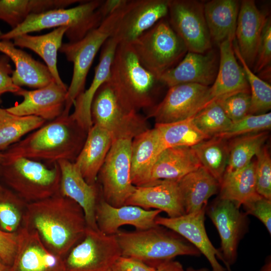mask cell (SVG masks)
<instances>
[{"label": "cell", "instance_id": "6da1fadb", "mask_svg": "<svg viewBox=\"0 0 271 271\" xmlns=\"http://www.w3.org/2000/svg\"><path fill=\"white\" fill-rule=\"evenodd\" d=\"M23 226L35 231L50 251L63 258L81 239L87 228L81 207L59 191L28 203Z\"/></svg>", "mask_w": 271, "mask_h": 271}, {"label": "cell", "instance_id": "7a4b0ae2", "mask_svg": "<svg viewBox=\"0 0 271 271\" xmlns=\"http://www.w3.org/2000/svg\"><path fill=\"white\" fill-rule=\"evenodd\" d=\"M87 132L70 115H62L29 133L3 152L5 158H26L47 164L74 162Z\"/></svg>", "mask_w": 271, "mask_h": 271}, {"label": "cell", "instance_id": "3957f363", "mask_svg": "<svg viewBox=\"0 0 271 271\" xmlns=\"http://www.w3.org/2000/svg\"><path fill=\"white\" fill-rule=\"evenodd\" d=\"M112 87L122 103L130 110L146 111L158 102L161 86L159 77L140 62L130 44H118L112 61Z\"/></svg>", "mask_w": 271, "mask_h": 271}, {"label": "cell", "instance_id": "277c9868", "mask_svg": "<svg viewBox=\"0 0 271 271\" xmlns=\"http://www.w3.org/2000/svg\"><path fill=\"white\" fill-rule=\"evenodd\" d=\"M111 13L104 1H83L71 8L31 15L17 27L2 34L0 40L11 41L19 36L45 29L66 27L68 29L65 35L69 42H74L97 28Z\"/></svg>", "mask_w": 271, "mask_h": 271}, {"label": "cell", "instance_id": "5b68a950", "mask_svg": "<svg viewBox=\"0 0 271 271\" xmlns=\"http://www.w3.org/2000/svg\"><path fill=\"white\" fill-rule=\"evenodd\" d=\"M121 255L154 266L179 255L199 256L201 253L184 237L161 225L145 230L119 231L116 234Z\"/></svg>", "mask_w": 271, "mask_h": 271}, {"label": "cell", "instance_id": "8992f818", "mask_svg": "<svg viewBox=\"0 0 271 271\" xmlns=\"http://www.w3.org/2000/svg\"><path fill=\"white\" fill-rule=\"evenodd\" d=\"M0 179L3 184L30 203L59 191L60 171L57 163L47 165L23 157H3Z\"/></svg>", "mask_w": 271, "mask_h": 271}, {"label": "cell", "instance_id": "52a82bcc", "mask_svg": "<svg viewBox=\"0 0 271 271\" xmlns=\"http://www.w3.org/2000/svg\"><path fill=\"white\" fill-rule=\"evenodd\" d=\"M124 3L110 14L96 28L81 40L63 43L59 49L73 64V75L68 87L62 115L70 114L76 99L84 90L86 77L94 59L106 41L112 37L122 14Z\"/></svg>", "mask_w": 271, "mask_h": 271}, {"label": "cell", "instance_id": "ba28073f", "mask_svg": "<svg viewBox=\"0 0 271 271\" xmlns=\"http://www.w3.org/2000/svg\"><path fill=\"white\" fill-rule=\"evenodd\" d=\"M166 18L130 43L141 64L158 77L175 66L188 52Z\"/></svg>", "mask_w": 271, "mask_h": 271}, {"label": "cell", "instance_id": "9c48e42d", "mask_svg": "<svg viewBox=\"0 0 271 271\" xmlns=\"http://www.w3.org/2000/svg\"><path fill=\"white\" fill-rule=\"evenodd\" d=\"M90 111L93 124L106 130L113 141L132 140L150 128L148 118L127 108L118 97L109 80L97 90Z\"/></svg>", "mask_w": 271, "mask_h": 271}, {"label": "cell", "instance_id": "30bf717a", "mask_svg": "<svg viewBox=\"0 0 271 271\" xmlns=\"http://www.w3.org/2000/svg\"><path fill=\"white\" fill-rule=\"evenodd\" d=\"M131 141H113L97 176L102 199L114 207L124 205L136 188L130 179Z\"/></svg>", "mask_w": 271, "mask_h": 271}, {"label": "cell", "instance_id": "8fae6325", "mask_svg": "<svg viewBox=\"0 0 271 271\" xmlns=\"http://www.w3.org/2000/svg\"><path fill=\"white\" fill-rule=\"evenodd\" d=\"M121 255L115 235L87 226L83 237L63 259L66 271H109Z\"/></svg>", "mask_w": 271, "mask_h": 271}, {"label": "cell", "instance_id": "7c38bea8", "mask_svg": "<svg viewBox=\"0 0 271 271\" xmlns=\"http://www.w3.org/2000/svg\"><path fill=\"white\" fill-rule=\"evenodd\" d=\"M209 87L193 83L169 87L164 98L147 111L146 117L153 118L156 124L191 118L214 100L210 95Z\"/></svg>", "mask_w": 271, "mask_h": 271}, {"label": "cell", "instance_id": "4fadbf2b", "mask_svg": "<svg viewBox=\"0 0 271 271\" xmlns=\"http://www.w3.org/2000/svg\"><path fill=\"white\" fill-rule=\"evenodd\" d=\"M204 4L194 0H169L168 22L188 52L204 53L211 48Z\"/></svg>", "mask_w": 271, "mask_h": 271}, {"label": "cell", "instance_id": "5bb4252c", "mask_svg": "<svg viewBox=\"0 0 271 271\" xmlns=\"http://www.w3.org/2000/svg\"><path fill=\"white\" fill-rule=\"evenodd\" d=\"M240 207L219 197L206 207V213L218 232L221 243L218 250L228 271L236 260L239 242L248 228L247 215Z\"/></svg>", "mask_w": 271, "mask_h": 271}, {"label": "cell", "instance_id": "9a60e30c", "mask_svg": "<svg viewBox=\"0 0 271 271\" xmlns=\"http://www.w3.org/2000/svg\"><path fill=\"white\" fill-rule=\"evenodd\" d=\"M169 0H127L112 37L118 44H130L167 17Z\"/></svg>", "mask_w": 271, "mask_h": 271}, {"label": "cell", "instance_id": "2e32d148", "mask_svg": "<svg viewBox=\"0 0 271 271\" xmlns=\"http://www.w3.org/2000/svg\"><path fill=\"white\" fill-rule=\"evenodd\" d=\"M10 271H66L63 258L50 251L37 233L23 226Z\"/></svg>", "mask_w": 271, "mask_h": 271}, {"label": "cell", "instance_id": "e0dca14e", "mask_svg": "<svg viewBox=\"0 0 271 271\" xmlns=\"http://www.w3.org/2000/svg\"><path fill=\"white\" fill-rule=\"evenodd\" d=\"M68 87L54 80L47 85L33 90L21 88L15 95L23 97V101L6 108L10 112L20 116H34L52 121L62 115L66 103Z\"/></svg>", "mask_w": 271, "mask_h": 271}, {"label": "cell", "instance_id": "ac0fdd59", "mask_svg": "<svg viewBox=\"0 0 271 271\" xmlns=\"http://www.w3.org/2000/svg\"><path fill=\"white\" fill-rule=\"evenodd\" d=\"M206 207L176 217L158 216L156 223L178 233L195 246L206 257L212 271H226L218 261V259L222 260L221 254L212 244L206 231Z\"/></svg>", "mask_w": 271, "mask_h": 271}, {"label": "cell", "instance_id": "d6986e66", "mask_svg": "<svg viewBox=\"0 0 271 271\" xmlns=\"http://www.w3.org/2000/svg\"><path fill=\"white\" fill-rule=\"evenodd\" d=\"M219 62L213 51L204 53L187 52L174 67L159 77L162 84L168 88L186 83L211 85L217 75Z\"/></svg>", "mask_w": 271, "mask_h": 271}, {"label": "cell", "instance_id": "ffe728a7", "mask_svg": "<svg viewBox=\"0 0 271 271\" xmlns=\"http://www.w3.org/2000/svg\"><path fill=\"white\" fill-rule=\"evenodd\" d=\"M57 164L60 171L59 192L81 207L87 227L98 230L95 209L101 196L99 184H88L74 162L60 160Z\"/></svg>", "mask_w": 271, "mask_h": 271}, {"label": "cell", "instance_id": "44dd1931", "mask_svg": "<svg viewBox=\"0 0 271 271\" xmlns=\"http://www.w3.org/2000/svg\"><path fill=\"white\" fill-rule=\"evenodd\" d=\"M161 212L130 205L114 207L101 196L96 206L95 219L100 231L107 235H115L123 225L132 226L136 230H145L156 226V219Z\"/></svg>", "mask_w": 271, "mask_h": 271}, {"label": "cell", "instance_id": "7402d4cb", "mask_svg": "<svg viewBox=\"0 0 271 271\" xmlns=\"http://www.w3.org/2000/svg\"><path fill=\"white\" fill-rule=\"evenodd\" d=\"M125 205H134L147 210L151 208L166 212L169 217L185 214L178 181H155L136 187Z\"/></svg>", "mask_w": 271, "mask_h": 271}, {"label": "cell", "instance_id": "603a6c76", "mask_svg": "<svg viewBox=\"0 0 271 271\" xmlns=\"http://www.w3.org/2000/svg\"><path fill=\"white\" fill-rule=\"evenodd\" d=\"M234 40L228 39L219 45L218 71L213 83L209 87L210 95L213 99H222L240 92L250 93L244 72L235 55Z\"/></svg>", "mask_w": 271, "mask_h": 271}, {"label": "cell", "instance_id": "cb8c5ba5", "mask_svg": "<svg viewBox=\"0 0 271 271\" xmlns=\"http://www.w3.org/2000/svg\"><path fill=\"white\" fill-rule=\"evenodd\" d=\"M266 17L252 0L240 3L235 34L241 56L251 69L254 66L262 30Z\"/></svg>", "mask_w": 271, "mask_h": 271}, {"label": "cell", "instance_id": "d4e9b609", "mask_svg": "<svg viewBox=\"0 0 271 271\" xmlns=\"http://www.w3.org/2000/svg\"><path fill=\"white\" fill-rule=\"evenodd\" d=\"M158 129L149 128L134 138L130 152V179L136 186L150 183L152 170L160 153L165 149Z\"/></svg>", "mask_w": 271, "mask_h": 271}, {"label": "cell", "instance_id": "484cf974", "mask_svg": "<svg viewBox=\"0 0 271 271\" xmlns=\"http://www.w3.org/2000/svg\"><path fill=\"white\" fill-rule=\"evenodd\" d=\"M118 44L113 37L106 41L100 49L99 63L95 68L90 85L74 102V109L70 115L87 131L93 125L90 111L93 98L100 86L109 80L111 65Z\"/></svg>", "mask_w": 271, "mask_h": 271}, {"label": "cell", "instance_id": "4316f807", "mask_svg": "<svg viewBox=\"0 0 271 271\" xmlns=\"http://www.w3.org/2000/svg\"><path fill=\"white\" fill-rule=\"evenodd\" d=\"M0 52L7 55L15 64L12 79L16 86L38 89L54 80L46 65L17 48L11 41L0 40Z\"/></svg>", "mask_w": 271, "mask_h": 271}, {"label": "cell", "instance_id": "83f0119b", "mask_svg": "<svg viewBox=\"0 0 271 271\" xmlns=\"http://www.w3.org/2000/svg\"><path fill=\"white\" fill-rule=\"evenodd\" d=\"M112 142L109 133L96 124H93L88 131L85 143L74 163L88 184L97 183L99 172Z\"/></svg>", "mask_w": 271, "mask_h": 271}, {"label": "cell", "instance_id": "f1b7e54d", "mask_svg": "<svg viewBox=\"0 0 271 271\" xmlns=\"http://www.w3.org/2000/svg\"><path fill=\"white\" fill-rule=\"evenodd\" d=\"M201 166L191 147L176 146L165 148L155 162L149 184L160 180L178 181Z\"/></svg>", "mask_w": 271, "mask_h": 271}, {"label": "cell", "instance_id": "f546056e", "mask_svg": "<svg viewBox=\"0 0 271 271\" xmlns=\"http://www.w3.org/2000/svg\"><path fill=\"white\" fill-rule=\"evenodd\" d=\"M185 214L198 211L207 205L209 199L217 193L219 183L202 166L179 181Z\"/></svg>", "mask_w": 271, "mask_h": 271}, {"label": "cell", "instance_id": "4dcf8cb0", "mask_svg": "<svg viewBox=\"0 0 271 271\" xmlns=\"http://www.w3.org/2000/svg\"><path fill=\"white\" fill-rule=\"evenodd\" d=\"M240 3L236 0H212L204 4V13L211 41L219 45L235 40Z\"/></svg>", "mask_w": 271, "mask_h": 271}, {"label": "cell", "instance_id": "1f68e13d", "mask_svg": "<svg viewBox=\"0 0 271 271\" xmlns=\"http://www.w3.org/2000/svg\"><path fill=\"white\" fill-rule=\"evenodd\" d=\"M68 29V27H61L44 35L24 34L13 40L16 47L30 49L40 56L46 64L54 81L64 87H68L62 80L58 72L57 54Z\"/></svg>", "mask_w": 271, "mask_h": 271}, {"label": "cell", "instance_id": "d6a6232c", "mask_svg": "<svg viewBox=\"0 0 271 271\" xmlns=\"http://www.w3.org/2000/svg\"><path fill=\"white\" fill-rule=\"evenodd\" d=\"M80 0H0V20L14 29L31 15L66 8Z\"/></svg>", "mask_w": 271, "mask_h": 271}, {"label": "cell", "instance_id": "836d02e7", "mask_svg": "<svg viewBox=\"0 0 271 271\" xmlns=\"http://www.w3.org/2000/svg\"><path fill=\"white\" fill-rule=\"evenodd\" d=\"M255 166V162L252 161L241 169L225 172L219 184V197L240 207L258 194L256 188Z\"/></svg>", "mask_w": 271, "mask_h": 271}, {"label": "cell", "instance_id": "e575fe53", "mask_svg": "<svg viewBox=\"0 0 271 271\" xmlns=\"http://www.w3.org/2000/svg\"><path fill=\"white\" fill-rule=\"evenodd\" d=\"M200 163L220 184L227 165V140L215 137L191 147Z\"/></svg>", "mask_w": 271, "mask_h": 271}, {"label": "cell", "instance_id": "d590c367", "mask_svg": "<svg viewBox=\"0 0 271 271\" xmlns=\"http://www.w3.org/2000/svg\"><path fill=\"white\" fill-rule=\"evenodd\" d=\"M46 121L34 116H20L0 107V152H4Z\"/></svg>", "mask_w": 271, "mask_h": 271}, {"label": "cell", "instance_id": "8d00e7d4", "mask_svg": "<svg viewBox=\"0 0 271 271\" xmlns=\"http://www.w3.org/2000/svg\"><path fill=\"white\" fill-rule=\"evenodd\" d=\"M268 131L238 136L228 142L229 155L225 172H233L246 166L264 146Z\"/></svg>", "mask_w": 271, "mask_h": 271}, {"label": "cell", "instance_id": "74e56055", "mask_svg": "<svg viewBox=\"0 0 271 271\" xmlns=\"http://www.w3.org/2000/svg\"><path fill=\"white\" fill-rule=\"evenodd\" d=\"M166 148L176 146L191 147L210 139L194 123L192 117L166 124H155Z\"/></svg>", "mask_w": 271, "mask_h": 271}, {"label": "cell", "instance_id": "f35d334b", "mask_svg": "<svg viewBox=\"0 0 271 271\" xmlns=\"http://www.w3.org/2000/svg\"><path fill=\"white\" fill-rule=\"evenodd\" d=\"M28 203L0 184V230L17 233L23 226Z\"/></svg>", "mask_w": 271, "mask_h": 271}, {"label": "cell", "instance_id": "ab89813d", "mask_svg": "<svg viewBox=\"0 0 271 271\" xmlns=\"http://www.w3.org/2000/svg\"><path fill=\"white\" fill-rule=\"evenodd\" d=\"M233 48L249 86L251 96L249 114H260L269 112L271 108L270 85L255 74L248 67L241 56L235 40L233 42Z\"/></svg>", "mask_w": 271, "mask_h": 271}, {"label": "cell", "instance_id": "60d3db41", "mask_svg": "<svg viewBox=\"0 0 271 271\" xmlns=\"http://www.w3.org/2000/svg\"><path fill=\"white\" fill-rule=\"evenodd\" d=\"M192 119L198 128L209 138L226 131L232 122L216 99L198 112Z\"/></svg>", "mask_w": 271, "mask_h": 271}, {"label": "cell", "instance_id": "b9f144b4", "mask_svg": "<svg viewBox=\"0 0 271 271\" xmlns=\"http://www.w3.org/2000/svg\"><path fill=\"white\" fill-rule=\"evenodd\" d=\"M271 128V113L248 114L241 119L232 122L224 132L217 136L227 140L253 133L267 131Z\"/></svg>", "mask_w": 271, "mask_h": 271}, {"label": "cell", "instance_id": "7bdbcfd3", "mask_svg": "<svg viewBox=\"0 0 271 271\" xmlns=\"http://www.w3.org/2000/svg\"><path fill=\"white\" fill-rule=\"evenodd\" d=\"M256 156V192L260 196L271 200V159L267 148L263 146Z\"/></svg>", "mask_w": 271, "mask_h": 271}, {"label": "cell", "instance_id": "ee69618b", "mask_svg": "<svg viewBox=\"0 0 271 271\" xmlns=\"http://www.w3.org/2000/svg\"><path fill=\"white\" fill-rule=\"evenodd\" d=\"M216 100L232 122L238 121L249 114L251 105L250 93H237Z\"/></svg>", "mask_w": 271, "mask_h": 271}, {"label": "cell", "instance_id": "f6af8a7d", "mask_svg": "<svg viewBox=\"0 0 271 271\" xmlns=\"http://www.w3.org/2000/svg\"><path fill=\"white\" fill-rule=\"evenodd\" d=\"M271 63V20L266 17L257 50L254 65L255 73L270 68Z\"/></svg>", "mask_w": 271, "mask_h": 271}, {"label": "cell", "instance_id": "bcb514c9", "mask_svg": "<svg viewBox=\"0 0 271 271\" xmlns=\"http://www.w3.org/2000/svg\"><path fill=\"white\" fill-rule=\"evenodd\" d=\"M244 213L258 218L271 234V200L259 194L243 203Z\"/></svg>", "mask_w": 271, "mask_h": 271}, {"label": "cell", "instance_id": "7dc6e473", "mask_svg": "<svg viewBox=\"0 0 271 271\" xmlns=\"http://www.w3.org/2000/svg\"><path fill=\"white\" fill-rule=\"evenodd\" d=\"M17 247V233L0 230V257L8 265L13 262Z\"/></svg>", "mask_w": 271, "mask_h": 271}, {"label": "cell", "instance_id": "c3c4849f", "mask_svg": "<svg viewBox=\"0 0 271 271\" xmlns=\"http://www.w3.org/2000/svg\"><path fill=\"white\" fill-rule=\"evenodd\" d=\"M10 58L6 55L0 56V96L7 92L16 94L21 87L14 84L12 79L14 71L9 63Z\"/></svg>", "mask_w": 271, "mask_h": 271}, {"label": "cell", "instance_id": "681fc988", "mask_svg": "<svg viewBox=\"0 0 271 271\" xmlns=\"http://www.w3.org/2000/svg\"><path fill=\"white\" fill-rule=\"evenodd\" d=\"M154 267L137 259L121 255L113 264L109 271H153Z\"/></svg>", "mask_w": 271, "mask_h": 271}, {"label": "cell", "instance_id": "f907efd6", "mask_svg": "<svg viewBox=\"0 0 271 271\" xmlns=\"http://www.w3.org/2000/svg\"><path fill=\"white\" fill-rule=\"evenodd\" d=\"M154 267L153 271H186L180 262L174 259L161 262Z\"/></svg>", "mask_w": 271, "mask_h": 271}, {"label": "cell", "instance_id": "816d5d0a", "mask_svg": "<svg viewBox=\"0 0 271 271\" xmlns=\"http://www.w3.org/2000/svg\"><path fill=\"white\" fill-rule=\"evenodd\" d=\"M259 271H271V258L270 256L266 258L264 264Z\"/></svg>", "mask_w": 271, "mask_h": 271}, {"label": "cell", "instance_id": "f5cc1de1", "mask_svg": "<svg viewBox=\"0 0 271 271\" xmlns=\"http://www.w3.org/2000/svg\"><path fill=\"white\" fill-rule=\"evenodd\" d=\"M10 267L0 257V271H10Z\"/></svg>", "mask_w": 271, "mask_h": 271}, {"label": "cell", "instance_id": "db71d44e", "mask_svg": "<svg viewBox=\"0 0 271 271\" xmlns=\"http://www.w3.org/2000/svg\"><path fill=\"white\" fill-rule=\"evenodd\" d=\"M186 271H210L209 269L205 267H202L200 268H194L192 267H189L187 268Z\"/></svg>", "mask_w": 271, "mask_h": 271}, {"label": "cell", "instance_id": "11a10c76", "mask_svg": "<svg viewBox=\"0 0 271 271\" xmlns=\"http://www.w3.org/2000/svg\"><path fill=\"white\" fill-rule=\"evenodd\" d=\"M3 152H0V170L2 166V164L3 163Z\"/></svg>", "mask_w": 271, "mask_h": 271}, {"label": "cell", "instance_id": "9f6ffc18", "mask_svg": "<svg viewBox=\"0 0 271 271\" xmlns=\"http://www.w3.org/2000/svg\"><path fill=\"white\" fill-rule=\"evenodd\" d=\"M3 33L1 32V31H0V36Z\"/></svg>", "mask_w": 271, "mask_h": 271}, {"label": "cell", "instance_id": "6f0895ef", "mask_svg": "<svg viewBox=\"0 0 271 271\" xmlns=\"http://www.w3.org/2000/svg\"><path fill=\"white\" fill-rule=\"evenodd\" d=\"M1 102H2V100H1V98H0V103H1Z\"/></svg>", "mask_w": 271, "mask_h": 271}]
</instances>
